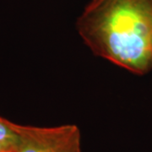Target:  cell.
<instances>
[{"mask_svg":"<svg viewBox=\"0 0 152 152\" xmlns=\"http://www.w3.org/2000/svg\"><path fill=\"white\" fill-rule=\"evenodd\" d=\"M18 134L16 152H81L78 126L37 127L13 123Z\"/></svg>","mask_w":152,"mask_h":152,"instance_id":"2","label":"cell"},{"mask_svg":"<svg viewBox=\"0 0 152 152\" xmlns=\"http://www.w3.org/2000/svg\"><path fill=\"white\" fill-rule=\"evenodd\" d=\"M18 134L13 122L0 116V152H16Z\"/></svg>","mask_w":152,"mask_h":152,"instance_id":"3","label":"cell"},{"mask_svg":"<svg viewBox=\"0 0 152 152\" xmlns=\"http://www.w3.org/2000/svg\"><path fill=\"white\" fill-rule=\"evenodd\" d=\"M76 28L96 56L138 75L152 69V0H91Z\"/></svg>","mask_w":152,"mask_h":152,"instance_id":"1","label":"cell"}]
</instances>
